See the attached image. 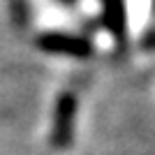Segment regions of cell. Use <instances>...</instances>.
Here are the masks:
<instances>
[{
	"instance_id": "6da1fadb",
	"label": "cell",
	"mask_w": 155,
	"mask_h": 155,
	"mask_svg": "<svg viewBox=\"0 0 155 155\" xmlns=\"http://www.w3.org/2000/svg\"><path fill=\"white\" fill-rule=\"evenodd\" d=\"M77 111L79 100L74 93L65 91L58 95L53 107V120H51V146L58 150L70 148L74 141V125H77Z\"/></svg>"
},
{
	"instance_id": "7a4b0ae2",
	"label": "cell",
	"mask_w": 155,
	"mask_h": 155,
	"mask_svg": "<svg viewBox=\"0 0 155 155\" xmlns=\"http://www.w3.org/2000/svg\"><path fill=\"white\" fill-rule=\"evenodd\" d=\"M37 46L46 53L56 56H72V58H91L93 44L88 39L65 35V32H44L37 37Z\"/></svg>"
},
{
	"instance_id": "3957f363",
	"label": "cell",
	"mask_w": 155,
	"mask_h": 155,
	"mask_svg": "<svg viewBox=\"0 0 155 155\" xmlns=\"http://www.w3.org/2000/svg\"><path fill=\"white\" fill-rule=\"evenodd\" d=\"M104 26L118 42L125 39L127 30V12H125V0H104Z\"/></svg>"
}]
</instances>
